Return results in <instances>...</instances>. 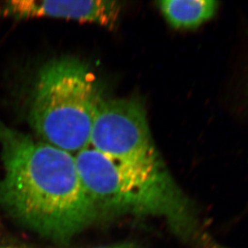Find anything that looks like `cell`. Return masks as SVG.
<instances>
[{
	"label": "cell",
	"instance_id": "obj_4",
	"mask_svg": "<svg viewBox=\"0 0 248 248\" xmlns=\"http://www.w3.org/2000/svg\"><path fill=\"white\" fill-rule=\"evenodd\" d=\"M89 146L123 164L149 166L164 162L152 139L144 106L137 97L103 99Z\"/></svg>",
	"mask_w": 248,
	"mask_h": 248
},
{
	"label": "cell",
	"instance_id": "obj_6",
	"mask_svg": "<svg viewBox=\"0 0 248 248\" xmlns=\"http://www.w3.org/2000/svg\"><path fill=\"white\" fill-rule=\"evenodd\" d=\"M157 5L170 26L183 30L195 29L211 20L219 7L214 0H163Z\"/></svg>",
	"mask_w": 248,
	"mask_h": 248
},
{
	"label": "cell",
	"instance_id": "obj_3",
	"mask_svg": "<svg viewBox=\"0 0 248 248\" xmlns=\"http://www.w3.org/2000/svg\"><path fill=\"white\" fill-rule=\"evenodd\" d=\"M103 99L88 66L77 59H55L38 72L28 122L43 141L77 154L89 145L94 117Z\"/></svg>",
	"mask_w": 248,
	"mask_h": 248
},
{
	"label": "cell",
	"instance_id": "obj_2",
	"mask_svg": "<svg viewBox=\"0 0 248 248\" xmlns=\"http://www.w3.org/2000/svg\"><path fill=\"white\" fill-rule=\"evenodd\" d=\"M74 157L100 218H160L190 248H227L210 233L197 205L178 185L164 162L149 166L123 164L90 146Z\"/></svg>",
	"mask_w": 248,
	"mask_h": 248
},
{
	"label": "cell",
	"instance_id": "obj_5",
	"mask_svg": "<svg viewBox=\"0 0 248 248\" xmlns=\"http://www.w3.org/2000/svg\"><path fill=\"white\" fill-rule=\"evenodd\" d=\"M122 6L117 1L13 0L0 7V15L15 19L53 18L98 24L108 29L117 26Z\"/></svg>",
	"mask_w": 248,
	"mask_h": 248
},
{
	"label": "cell",
	"instance_id": "obj_1",
	"mask_svg": "<svg viewBox=\"0 0 248 248\" xmlns=\"http://www.w3.org/2000/svg\"><path fill=\"white\" fill-rule=\"evenodd\" d=\"M0 204L40 236L66 243L100 218L74 156L0 121Z\"/></svg>",
	"mask_w": 248,
	"mask_h": 248
},
{
	"label": "cell",
	"instance_id": "obj_7",
	"mask_svg": "<svg viewBox=\"0 0 248 248\" xmlns=\"http://www.w3.org/2000/svg\"><path fill=\"white\" fill-rule=\"evenodd\" d=\"M0 248H36L33 247L26 246V245H17V244H7V245H0Z\"/></svg>",
	"mask_w": 248,
	"mask_h": 248
},
{
	"label": "cell",
	"instance_id": "obj_8",
	"mask_svg": "<svg viewBox=\"0 0 248 248\" xmlns=\"http://www.w3.org/2000/svg\"><path fill=\"white\" fill-rule=\"evenodd\" d=\"M133 248L130 245H120V246L105 247V248Z\"/></svg>",
	"mask_w": 248,
	"mask_h": 248
}]
</instances>
